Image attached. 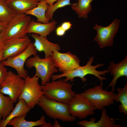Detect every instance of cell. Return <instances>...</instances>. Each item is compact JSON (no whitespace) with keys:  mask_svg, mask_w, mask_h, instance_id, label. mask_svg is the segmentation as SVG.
<instances>
[{"mask_svg":"<svg viewBox=\"0 0 127 127\" xmlns=\"http://www.w3.org/2000/svg\"><path fill=\"white\" fill-rule=\"evenodd\" d=\"M94 59L93 57L89 58L87 64L84 66L80 65L72 70L62 73L59 74H53L51 77V79L52 80H54L65 77V79H63L65 81L72 82L75 78L78 77L80 78L82 82H84L87 80L86 76L91 74L94 75L98 78L100 81V85L103 86L102 81L106 80V78L101 76V75H105L107 73L109 72L107 70L102 71L97 70L96 68L103 66L104 64H99L95 66L92 65L91 64L93 61Z\"/></svg>","mask_w":127,"mask_h":127,"instance_id":"1","label":"cell"},{"mask_svg":"<svg viewBox=\"0 0 127 127\" xmlns=\"http://www.w3.org/2000/svg\"><path fill=\"white\" fill-rule=\"evenodd\" d=\"M52 81L41 85L43 95L51 99L68 104L76 94L72 90V85L64 80Z\"/></svg>","mask_w":127,"mask_h":127,"instance_id":"2","label":"cell"},{"mask_svg":"<svg viewBox=\"0 0 127 127\" xmlns=\"http://www.w3.org/2000/svg\"><path fill=\"white\" fill-rule=\"evenodd\" d=\"M49 117L64 122H71L76 118L69 113L68 104L51 99L43 95L37 104Z\"/></svg>","mask_w":127,"mask_h":127,"instance_id":"3","label":"cell"},{"mask_svg":"<svg viewBox=\"0 0 127 127\" xmlns=\"http://www.w3.org/2000/svg\"><path fill=\"white\" fill-rule=\"evenodd\" d=\"M25 64L28 68H35L34 75L41 79L42 85L49 82L52 76L58 71L51 56L42 58L37 54L29 58Z\"/></svg>","mask_w":127,"mask_h":127,"instance_id":"4","label":"cell"},{"mask_svg":"<svg viewBox=\"0 0 127 127\" xmlns=\"http://www.w3.org/2000/svg\"><path fill=\"white\" fill-rule=\"evenodd\" d=\"M103 86H96L89 88L79 94L87 99L96 109L102 110L105 107L113 104L116 94L111 90L103 89Z\"/></svg>","mask_w":127,"mask_h":127,"instance_id":"5","label":"cell"},{"mask_svg":"<svg viewBox=\"0 0 127 127\" xmlns=\"http://www.w3.org/2000/svg\"><path fill=\"white\" fill-rule=\"evenodd\" d=\"M39 78L28 75L24 79L23 89L18 100L22 99L31 109L37 105L43 94Z\"/></svg>","mask_w":127,"mask_h":127,"instance_id":"6","label":"cell"},{"mask_svg":"<svg viewBox=\"0 0 127 127\" xmlns=\"http://www.w3.org/2000/svg\"><path fill=\"white\" fill-rule=\"evenodd\" d=\"M32 20L31 16L28 15L18 13L8 23L2 32L6 40L26 36L28 27Z\"/></svg>","mask_w":127,"mask_h":127,"instance_id":"7","label":"cell"},{"mask_svg":"<svg viewBox=\"0 0 127 127\" xmlns=\"http://www.w3.org/2000/svg\"><path fill=\"white\" fill-rule=\"evenodd\" d=\"M37 52L33 43L31 42L23 52L16 56L8 58L1 62L4 66L14 69L17 71V75L25 79L28 75V72L24 68V64L31 56L37 54Z\"/></svg>","mask_w":127,"mask_h":127,"instance_id":"8","label":"cell"},{"mask_svg":"<svg viewBox=\"0 0 127 127\" xmlns=\"http://www.w3.org/2000/svg\"><path fill=\"white\" fill-rule=\"evenodd\" d=\"M68 110L72 116L84 119L93 115L96 109L79 93L76 94L68 103Z\"/></svg>","mask_w":127,"mask_h":127,"instance_id":"9","label":"cell"},{"mask_svg":"<svg viewBox=\"0 0 127 127\" xmlns=\"http://www.w3.org/2000/svg\"><path fill=\"white\" fill-rule=\"evenodd\" d=\"M24 79L11 71H8L4 81L0 85V92L7 95L16 103L21 92Z\"/></svg>","mask_w":127,"mask_h":127,"instance_id":"10","label":"cell"},{"mask_svg":"<svg viewBox=\"0 0 127 127\" xmlns=\"http://www.w3.org/2000/svg\"><path fill=\"white\" fill-rule=\"evenodd\" d=\"M120 21L115 19L108 26L103 27L96 24L94 29L97 33L94 39L101 49L111 47L113 44V38L118 32Z\"/></svg>","mask_w":127,"mask_h":127,"instance_id":"11","label":"cell"},{"mask_svg":"<svg viewBox=\"0 0 127 127\" xmlns=\"http://www.w3.org/2000/svg\"><path fill=\"white\" fill-rule=\"evenodd\" d=\"M51 56L58 71L62 73L72 70L80 66L79 58L70 52L63 53L55 51Z\"/></svg>","mask_w":127,"mask_h":127,"instance_id":"12","label":"cell"},{"mask_svg":"<svg viewBox=\"0 0 127 127\" xmlns=\"http://www.w3.org/2000/svg\"><path fill=\"white\" fill-rule=\"evenodd\" d=\"M31 43L28 36L7 40L3 48L2 61L17 56L24 52Z\"/></svg>","mask_w":127,"mask_h":127,"instance_id":"13","label":"cell"},{"mask_svg":"<svg viewBox=\"0 0 127 127\" xmlns=\"http://www.w3.org/2000/svg\"><path fill=\"white\" fill-rule=\"evenodd\" d=\"M31 37L34 40V45L37 51L43 52L45 58L51 56L55 51H59L61 48L58 44L54 43L49 41L47 36H42L38 34L32 33Z\"/></svg>","mask_w":127,"mask_h":127,"instance_id":"14","label":"cell"},{"mask_svg":"<svg viewBox=\"0 0 127 127\" xmlns=\"http://www.w3.org/2000/svg\"><path fill=\"white\" fill-rule=\"evenodd\" d=\"M100 119L95 122L96 118H92L90 120H81L77 122V124L82 127H121V124H116L115 119L111 118L107 113L105 108L102 110Z\"/></svg>","mask_w":127,"mask_h":127,"instance_id":"15","label":"cell"},{"mask_svg":"<svg viewBox=\"0 0 127 127\" xmlns=\"http://www.w3.org/2000/svg\"><path fill=\"white\" fill-rule=\"evenodd\" d=\"M108 71L113 77L108 87H112L111 90L114 92L115 86L117 79L119 78L125 76L127 78V56H126L124 59L117 64L113 61L111 62L108 69Z\"/></svg>","mask_w":127,"mask_h":127,"instance_id":"16","label":"cell"},{"mask_svg":"<svg viewBox=\"0 0 127 127\" xmlns=\"http://www.w3.org/2000/svg\"><path fill=\"white\" fill-rule=\"evenodd\" d=\"M57 23V22L54 20L46 24L32 20L27 28V34L34 33L47 36L56 29Z\"/></svg>","mask_w":127,"mask_h":127,"instance_id":"17","label":"cell"},{"mask_svg":"<svg viewBox=\"0 0 127 127\" xmlns=\"http://www.w3.org/2000/svg\"><path fill=\"white\" fill-rule=\"evenodd\" d=\"M39 2L37 0H7L5 1L11 8L18 13L24 14L36 7Z\"/></svg>","mask_w":127,"mask_h":127,"instance_id":"18","label":"cell"},{"mask_svg":"<svg viewBox=\"0 0 127 127\" xmlns=\"http://www.w3.org/2000/svg\"><path fill=\"white\" fill-rule=\"evenodd\" d=\"M8 116L4 119L2 120L0 123V127H5L12 119L17 117L26 115L31 109L25 101L20 99Z\"/></svg>","mask_w":127,"mask_h":127,"instance_id":"19","label":"cell"},{"mask_svg":"<svg viewBox=\"0 0 127 127\" xmlns=\"http://www.w3.org/2000/svg\"><path fill=\"white\" fill-rule=\"evenodd\" d=\"M48 5L45 2V0H42L39 2L36 7L27 11L25 14L35 16L37 19V22H38L47 23L50 20L46 16V13L48 9Z\"/></svg>","mask_w":127,"mask_h":127,"instance_id":"20","label":"cell"},{"mask_svg":"<svg viewBox=\"0 0 127 127\" xmlns=\"http://www.w3.org/2000/svg\"><path fill=\"white\" fill-rule=\"evenodd\" d=\"M26 115L16 117L12 119L8 125L14 127H33L44 125L46 123L45 116H42L39 120L35 121H30L26 120L25 118Z\"/></svg>","mask_w":127,"mask_h":127,"instance_id":"21","label":"cell"},{"mask_svg":"<svg viewBox=\"0 0 127 127\" xmlns=\"http://www.w3.org/2000/svg\"><path fill=\"white\" fill-rule=\"evenodd\" d=\"M93 0H78L71 4V9L75 11L79 18L86 19L91 11V2Z\"/></svg>","mask_w":127,"mask_h":127,"instance_id":"22","label":"cell"},{"mask_svg":"<svg viewBox=\"0 0 127 127\" xmlns=\"http://www.w3.org/2000/svg\"><path fill=\"white\" fill-rule=\"evenodd\" d=\"M14 103L9 96H5L0 92V115L2 120L5 119L13 109Z\"/></svg>","mask_w":127,"mask_h":127,"instance_id":"23","label":"cell"},{"mask_svg":"<svg viewBox=\"0 0 127 127\" xmlns=\"http://www.w3.org/2000/svg\"><path fill=\"white\" fill-rule=\"evenodd\" d=\"M117 94L114 98V101L120 102L119 107V112L126 115L127 114V83L123 88L118 87L116 89Z\"/></svg>","mask_w":127,"mask_h":127,"instance_id":"24","label":"cell"},{"mask_svg":"<svg viewBox=\"0 0 127 127\" xmlns=\"http://www.w3.org/2000/svg\"><path fill=\"white\" fill-rule=\"evenodd\" d=\"M17 13L10 8L5 1L0 0V19L8 23Z\"/></svg>","mask_w":127,"mask_h":127,"instance_id":"25","label":"cell"},{"mask_svg":"<svg viewBox=\"0 0 127 127\" xmlns=\"http://www.w3.org/2000/svg\"><path fill=\"white\" fill-rule=\"evenodd\" d=\"M70 1V0H58L54 4L52 5H48L46 13V17L50 20H52L53 15L55 12L59 8L71 5Z\"/></svg>","mask_w":127,"mask_h":127,"instance_id":"26","label":"cell"},{"mask_svg":"<svg viewBox=\"0 0 127 127\" xmlns=\"http://www.w3.org/2000/svg\"><path fill=\"white\" fill-rule=\"evenodd\" d=\"M2 63L0 62V86L3 83L8 74L6 68Z\"/></svg>","mask_w":127,"mask_h":127,"instance_id":"27","label":"cell"},{"mask_svg":"<svg viewBox=\"0 0 127 127\" xmlns=\"http://www.w3.org/2000/svg\"><path fill=\"white\" fill-rule=\"evenodd\" d=\"M72 24L70 21H65L61 24L60 26L65 31H67L71 29Z\"/></svg>","mask_w":127,"mask_h":127,"instance_id":"28","label":"cell"},{"mask_svg":"<svg viewBox=\"0 0 127 127\" xmlns=\"http://www.w3.org/2000/svg\"><path fill=\"white\" fill-rule=\"evenodd\" d=\"M7 40L2 32L0 33V50L3 49Z\"/></svg>","mask_w":127,"mask_h":127,"instance_id":"29","label":"cell"},{"mask_svg":"<svg viewBox=\"0 0 127 127\" xmlns=\"http://www.w3.org/2000/svg\"><path fill=\"white\" fill-rule=\"evenodd\" d=\"M66 31L60 26L56 29V32L57 35L61 36H63L65 33Z\"/></svg>","mask_w":127,"mask_h":127,"instance_id":"30","label":"cell"},{"mask_svg":"<svg viewBox=\"0 0 127 127\" xmlns=\"http://www.w3.org/2000/svg\"><path fill=\"white\" fill-rule=\"evenodd\" d=\"M7 24V23L0 19V33L3 31Z\"/></svg>","mask_w":127,"mask_h":127,"instance_id":"31","label":"cell"},{"mask_svg":"<svg viewBox=\"0 0 127 127\" xmlns=\"http://www.w3.org/2000/svg\"><path fill=\"white\" fill-rule=\"evenodd\" d=\"M58 0H45V2L48 5H52Z\"/></svg>","mask_w":127,"mask_h":127,"instance_id":"32","label":"cell"},{"mask_svg":"<svg viewBox=\"0 0 127 127\" xmlns=\"http://www.w3.org/2000/svg\"><path fill=\"white\" fill-rule=\"evenodd\" d=\"M53 127H61L60 125L56 119H55L53 124Z\"/></svg>","mask_w":127,"mask_h":127,"instance_id":"33","label":"cell"},{"mask_svg":"<svg viewBox=\"0 0 127 127\" xmlns=\"http://www.w3.org/2000/svg\"><path fill=\"white\" fill-rule=\"evenodd\" d=\"M43 127H53V125L50 122L46 123L44 125L41 126Z\"/></svg>","mask_w":127,"mask_h":127,"instance_id":"34","label":"cell"},{"mask_svg":"<svg viewBox=\"0 0 127 127\" xmlns=\"http://www.w3.org/2000/svg\"><path fill=\"white\" fill-rule=\"evenodd\" d=\"M3 56V49L0 50V62H1L2 60V59Z\"/></svg>","mask_w":127,"mask_h":127,"instance_id":"35","label":"cell"},{"mask_svg":"<svg viewBox=\"0 0 127 127\" xmlns=\"http://www.w3.org/2000/svg\"><path fill=\"white\" fill-rule=\"evenodd\" d=\"M2 118V117L0 115V123L1 122L2 120H1V118Z\"/></svg>","mask_w":127,"mask_h":127,"instance_id":"36","label":"cell"},{"mask_svg":"<svg viewBox=\"0 0 127 127\" xmlns=\"http://www.w3.org/2000/svg\"><path fill=\"white\" fill-rule=\"evenodd\" d=\"M38 0L39 1H40L42 0Z\"/></svg>","mask_w":127,"mask_h":127,"instance_id":"37","label":"cell"},{"mask_svg":"<svg viewBox=\"0 0 127 127\" xmlns=\"http://www.w3.org/2000/svg\"><path fill=\"white\" fill-rule=\"evenodd\" d=\"M5 1L6 0H3Z\"/></svg>","mask_w":127,"mask_h":127,"instance_id":"38","label":"cell"},{"mask_svg":"<svg viewBox=\"0 0 127 127\" xmlns=\"http://www.w3.org/2000/svg\"><path fill=\"white\" fill-rule=\"evenodd\" d=\"M1 88V86H0V88Z\"/></svg>","mask_w":127,"mask_h":127,"instance_id":"39","label":"cell"}]
</instances>
